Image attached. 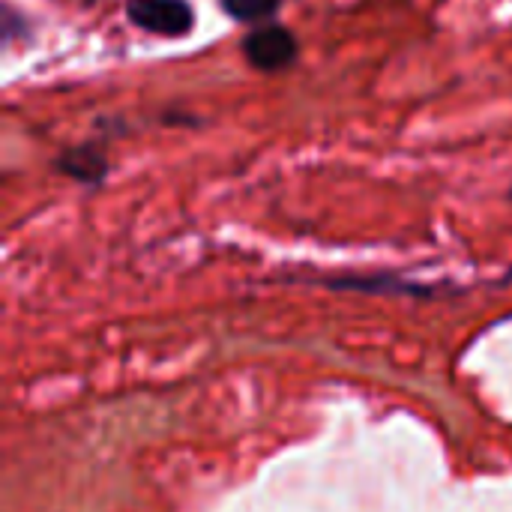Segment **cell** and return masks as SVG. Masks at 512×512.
<instances>
[{
	"mask_svg": "<svg viewBox=\"0 0 512 512\" xmlns=\"http://www.w3.org/2000/svg\"><path fill=\"white\" fill-rule=\"evenodd\" d=\"M135 27L156 36H183L192 30V6L186 0H126Z\"/></svg>",
	"mask_w": 512,
	"mask_h": 512,
	"instance_id": "6da1fadb",
	"label": "cell"
},
{
	"mask_svg": "<svg viewBox=\"0 0 512 512\" xmlns=\"http://www.w3.org/2000/svg\"><path fill=\"white\" fill-rule=\"evenodd\" d=\"M243 51H246V60L255 69L276 72V69H285V66L294 63V57H297V39H294L291 30H285L279 24H261L258 30H252L246 36Z\"/></svg>",
	"mask_w": 512,
	"mask_h": 512,
	"instance_id": "7a4b0ae2",
	"label": "cell"
},
{
	"mask_svg": "<svg viewBox=\"0 0 512 512\" xmlns=\"http://www.w3.org/2000/svg\"><path fill=\"white\" fill-rule=\"evenodd\" d=\"M60 171H66L69 177L81 180V183H99L105 177V156L96 150V147H75L69 150L60 162H57Z\"/></svg>",
	"mask_w": 512,
	"mask_h": 512,
	"instance_id": "3957f363",
	"label": "cell"
},
{
	"mask_svg": "<svg viewBox=\"0 0 512 512\" xmlns=\"http://www.w3.org/2000/svg\"><path fill=\"white\" fill-rule=\"evenodd\" d=\"M282 0H222V9L243 24H258V21H270L279 12Z\"/></svg>",
	"mask_w": 512,
	"mask_h": 512,
	"instance_id": "277c9868",
	"label": "cell"
}]
</instances>
